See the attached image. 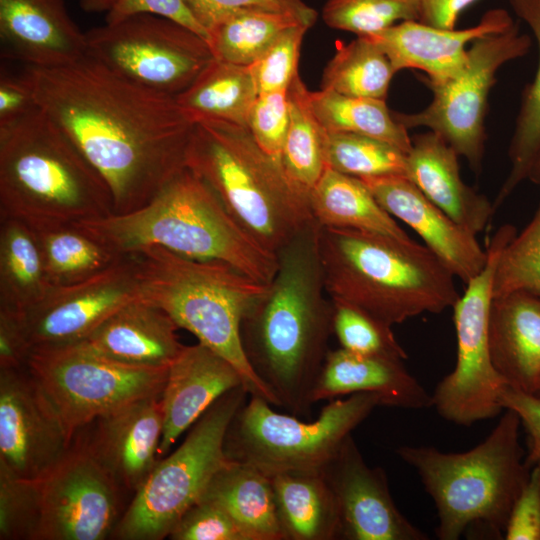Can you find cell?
Here are the masks:
<instances>
[{
	"label": "cell",
	"mask_w": 540,
	"mask_h": 540,
	"mask_svg": "<svg viewBox=\"0 0 540 540\" xmlns=\"http://www.w3.org/2000/svg\"><path fill=\"white\" fill-rule=\"evenodd\" d=\"M26 67L39 108L105 180L114 214L143 207L186 167L195 122L175 96L87 54L65 66Z\"/></svg>",
	"instance_id": "cell-1"
},
{
	"label": "cell",
	"mask_w": 540,
	"mask_h": 540,
	"mask_svg": "<svg viewBox=\"0 0 540 540\" xmlns=\"http://www.w3.org/2000/svg\"><path fill=\"white\" fill-rule=\"evenodd\" d=\"M313 220L277 252L265 294L242 320L247 361L282 407L311 415L312 392L328 354L334 307L326 289Z\"/></svg>",
	"instance_id": "cell-2"
},
{
	"label": "cell",
	"mask_w": 540,
	"mask_h": 540,
	"mask_svg": "<svg viewBox=\"0 0 540 540\" xmlns=\"http://www.w3.org/2000/svg\"><path fill=\"white\" fill-rule=\"evenodd\" d=\"M75 224L118 254L160 246L185 257L226 263L264 284L278 268L277 254L247 232L187 166L143 207Z\"/></svg>",
	"instance_id": "cell-3"
},
{
	"label": "cell",
	"mask_w": 540,
	"mask_h": 540,
	"mask_svg": "<svg viewBox=\"0 0 540 540\" xmlns=\"http://www.w3.org/2000/svg\"><path fill=\"white\" fill-rule=\"evenodd\" d=\"M318 249L327 295L389 326L441 313L459 298L455 276L410 238L319 225Z\"/></svg>",
	"instance_id": "cell-4"
},
{
	"label": "cell",
	"mask_w": 540,
	"mask_h": 540,
	"mask_svg": "<svg viewBox=\"0 0 540 540\" xmlns=\"http://www.w3.org/2000/svg\"><path fill=\"white\" fill-rule=\"evenodd\" d=\"M111 214L105 180L40 108L0 132V218L39 229Z\"/></svg>",
	"instance_id": "cell-5"
},
{
	"label": "cell",
	"mask_w": 540,
	"mask_h": 540,
	"mask_svg": "<svg viewBox=\"0 0 540 540\" xmlns=\"http://www.w3.org/2000/svg\"><path fill=\"white\" fill-rule=\"evenodd\" d=\"M133 253L139 264V300L163 310L179 328L228 360L250 396L277 406L250 367L241 340L242 320L268 284L226 263L185 257L160 246Z\"/></svg>",
	"instance_id": "cell-6"
},
{
	"label": "cell",
	"mask_w": 540,
	"mask_h": 540,
	"mask_svg": "<svg viewBox=\"0 0 540 540\" xmlns=\"http://www.w3.org/2000/svg\"><path fill=\"white\" fill-rule=\"evenodd\" d=\"M520 427L519 416L505 409L484 441L466 452L409 445L396 449L434 501L440 540H457L474 526L497 539L504 537L512 507L531 471L519 442Z\"/></svg>",
	"instance_id": "cell-7"
},
{
	"label": "cell",
	"mask_w": 540,
	"mask_h": 540,
	"mask_svg": "<svg viewBox=\"0 0 540 540\" xmlns=\"http://www.w3.org/2000/svg\"><path fill=\"white\" fill-rule=\"evenodd\" d=\"M186 166L201 176L227 211L260 244L277 254L314 219L309 195L264 152L247 127L195 122Z\"/></svg>",
	"instance_id": "cell-8"
},
{
	"label": "cell",
	"mask_w": 540,
	"mask_h": 540,
	"mask_svg": "<svg viewBox=\"0 0 540 540\" xmlns=\"http://www.w3.org/2000/svg\"><path fill=\"white\" fill-rule=\"evenodd\" d=\"M380 405L375 393H354L347 399L329 400L317 420L304 422L250 396L227 428L224 452L230 461L250 465L268 477L321 474L352 431Z\"/></svg>",
	"instance_id": "cell-9"
},
{
	"label": "cell",
	"mask_w": 540,
	"mask_h": 540,
	"mask_svg": "<svg viewBox=\"0 0 540 540\" xmlns=\"http://www.w3.org/2000/svg\"><path fill=\"white\" fill-rule=\"evenodd\" d=\"M249 395L238 386L218 398L191 426L183 443L160 459L118 521L112 536L121 540H161L205 492L229 459L227 428Z\"/></svg>",
	"instance_id": "cell-10"
},
{
	"label": "cell",
	"mask_w": 540,
	"mask_h": 540,
	"mask_svg": "<svg viewBox=\"0 0 540 540\" xmlns=\"http://www.w3.org/2000/svg\"><path fill=\"white\" fill-rule=\"evenodd\" d=\"M25 366L70 439L105 413L161 395L169 368L119 363L83 342L33 348Z\"/></svg>",
	"instance_id": "cell-11"
},
{
	"label": "cell",
	"mask_w": 540,
	"mask_h": 540,
	"mask_svg": "<svg viewBox=\"0 0 540 540\" xmlns=\"http://www.w3.org/2000/svg\"><path fill=\"white\" fill-rule=\"evenodd\" d=\"M516 235L513 225L501 226L491 238L483 270L467 284L452 306L457 338L456 364L436 386L432 407L447 421L469 426L504 410L500 395L508 386L494 367L489 345V316L498 258Z\"/></svg>",
	"instance_id": "cell-12"
},
{
	"label": "cell",
	"mask_w": 540,
	"mask_h": 540,
	"mask_svg": "<svg viewBox=\"0 0 540 540\" xmlns=\"http://www.w3.org/2000/svg\"><path fill=\"white\" fill-rule=\"evenodd\" d=\"M85 36L87 55L141 86L175 97L214 58L205 38L153 14L105 23Z\"/></svg>",
	"instance_id": "cell-13"
},
{
	"label": "cell",
	"mask_w": 540,
	"mask_h": 540,
	"mask_svg": "<svg viewBox=\"0 0 540 540\" xmlns=\"http://www.w3.org/2000/svg\"><path fill=\"white\" fill-rule=\"evenodd\" d=\"M532 39L517 23L508 30L472 42L467 63L456 77L442 82H423L433 93L423 110L394 113L408 130L425 127L442 137L474 171H479L485 149V117L488 97L500 67L529 52Z\"/></svg>",
	"instance_id": "cell-14"
},
{
	"label": "cell",
	"mask_w": 540,
	"mask_h": 540,
	"mask_svg": "<svg viewBox=\"0 0 540 540\" xmlns=\"http://www.w3.org/2000/svg\"><path fill=\"white\" fill-rule=\"evenodd\" d=\"M36 520L31 540H103L121 518L123 492L77 432L64 456L32 480Z\"/></svg>",
	"instance_id": "cell-15"
},
{
	"label": "cell",
	"mask_w": 540,
	"mask_h": 540,
	"mask_svg": "<svg viewBox=\"0 0 540 540\" xmlns=\"http://www.w3.org/2000/svg\"><path fill=\"white\" fill-rule=\"evenodd\" d=\"M135 300H139V264L137 255L128 253L88 279L51 287L39 303L18 314L32 350L81 342Z\"/></svg>",
	"instance_id": "cell-16"
},
{
	"label": "cell",
	"mask_w": 540,
	"mask_h": 540,
	"mask_svg": "<svg viewBox=\"0 0 540 540\" xmlns=\"http://www.w3.org/2000/svg\"><path fill=\"white\" fill-rule=\"evenodd\" d=\"M70 439L26 366L0 369V469L25 480L46 474Z\"/></svg>",
	"instance_id": "cell-17"
},
{
	"label": "cell",
	"mask_w": 540,
	"mask_h": 540,
	"mask_svg": "<svg viewBox=\"0 0 540 540\" xmlns=\"http://www.w3.org/2000/svg\"><path fill=\"white\" fill-rule=\"evenodd\" d=\"M340 514V539L426 540L396 507L380 467H369L352 435L321 473Z\"/></svg>",
	"instance_id": "cell-18"
},
{
	"label": "cell",
	"mask_w": 540,
	"mask_h": 540,
	"mask_svg": "<svg viewBox=\"0 0 540 540\" xmlns=\"http://www.w3.org/2000/svg\"><path fill=\"white\" fill-rule=\"evenodd\" d=\"M161 396L130 402L78 431L122 491L134 494L160 460Z\"/></svg>",
	"instance_id": "cell-19"
},
{
	"label": "cell",
	"mask_w": 540,
	"mask_h": 540,
	"mask_svg": "<svg viewBox=\"0 0 540 540\" xmlns=\"http://www.w3.org/2000/svg\"><path fill=\"white\" fill-rule=\"evenodd\" d=\"M379 204L407 224L456 277L467 284L486 265L487 251L472 234L429 200L407 177L361 178Z\"/></svg>",
	"instance_id": "cell-20"
},
{
	"label": "cell",
	"mask_w": 540,
	"mask_h": 540,
	"mask_svg": "<svg viewBox=\"0 0 540 540\" xmlns=\"http://www.w3.org/2000/svg\"><path fill=\"white\" fill-rule=\"evenodd\" d=\"M514 23L506 10L497 8L487 11L477 25L466 29L439 28L409 20L366 37L386 54L396 72L417 69L426 74L422 82L442 83L464 69L467 44L504 32Z\"/></svg>",
	"instance_id": "cell-21"
},
{
	"label": "cell",
	"mask_w": 540,
	"mask_h": 540,
	"mask_svg": "<svg viewBox=\"0 0 540 540\" xmlns=\"http://www.w3.org/2000/svg\"><path fill=\"white\" fill-rule=\"evenodd\" d=\"M0 40L2 61L29 67L65 66L87 54L64 0H0Z\"/></svg>",
	"instance_id": "cell-22"
},
{
	"label": "cell",
	"mask_w": 540,
	"mask_h": 540,
	"mask_svg": "<svg viewBox=\"0 0 540 540\" xmlns=\"http://www.w3.org/2000/svg\"><path fill=\"white\" fill-rule=\"evenodd\" d=\"M244 381L224 357L197 343L184 346L170 364L161 396L163 432L159 457L222 395Z\"/></svg>",
	"instance_id": "cell-23"
},
{
	"label": "cell",
	"mask_w": 540,
	"mask_h": 540,
	"mask_svg": "<svg viewBox=\"0 0 540 540\" xmlns=\"http://www.w3.org/2000/svg\"><path fill=\"white\" fill-rule=\"evenodd\" d=\"M362 392L377 394L383 406L432 407V396L408 372L403 360L357 354L341 347L329 350L312 392V402Z\"/></svg>",
	"instance_id": "cell-24"
},
{
	"label": "cell",
	"mask_w": 540,
	"mask_h": 540,
	"mask_svg": "<svg viewBox=\"0 0 540 540\" xmlns=\"http://www.w3.org/2000/svg\"><path fill=\"white\" fill-rule=\"evenodd\" d=\"M411 138L406 177L459 225L474 235L482 232L495 207L486 196L464 183L457 152L430 130Z\"/></svg>",
	"instance_id": "cell-25"
},
{
	"label": "cell",
	"mask_w": 540,
	"mask_h": 540,
	"mask_svg": "<svg viewBox=\"0 0 540 540\" xmlns=\"http://www.w3.org/2000/svg\"><path fill=\"white\" fill-rule=\"evenodd\" d=\"M179 327L158 307L132 301L109 316L85 340L94 352L138 367H169L184 346Z\"/></svg>",
	"instance_id": "cell-26"
},
{
	"label": "cell",
	"mask_w": 540,
	"mask_h": 540,
	"mask_svg": "<svg viewBox=\"0 0 540 540\" xmlns=\"http://www.w3.org/2000/svg\"><path fill=\"white\" fill-rule=\"evenodd\" d=\"M492 362L507 385L540 390V297L523 292L496 297L489 316Z\"/></svg>",
	"instance_id": "cell-27"
},
{
	"label": "cell",
	"mask_w": 540,
	"mask_h": 540,
	"mask_svg": "<svg viewBox=\"0 0 540 540\" xmlns=\"http://www.w3.org/2000/svg\"><path fill=\"white\" fill-rule=\"evenodd\" d=\"M201 499L224 509L246 540H284L271 479L250 465L229 460Z\"/></svg>",
	"instance_id": "cell-28"
},
{
	"label": "cell",
	"mask_w": 540,
	"mask_h": 540,
	"mask_svg": "<svg viewBox=\"0 0 540 540\" xmlns=\"http://www.w3.org/2000/svg\"><path fill=\"white\" fill-rule=\"evenodd\" d=\"M284 540L340 539L336 498L319 473L270 477Z\"/></svg>",
	"instance_id": "cell-29"
},
{
	"label": "cell",
	"mask_w": 540,
	"mask_h": 540,
	"mask_svg": "<svg viewBox=\"0 0 540 540\" xmlns=\"http://www.w3.org/2000/svg\"><path fill=\"white\" fill-rule=\"evenodd\" d=\"M313 219L320 226L410 238L357 177L327 167L309 193Z\"/></svg>",
	"instance_id": "cell-30"
},
{
	"label": "cell",
	"mask_w": 540,
	"mask_h": 540,
	"mask_svg": "<svg viewBox=\"0 0 540 540\" xmlns=\"http://www.w3.org/2000/svg\"><path fill=\"white\" fill-rule=\"evenodd\" d=\"M52 286L35 230L14 218H0V309L25 312Z\"/></svg>",
	"instance_id": "cell-31"
},
{
	"label": "cell",
	"mask_w": 540,
	"mask_h": 540,
	"mask_svg": "<svg viewBox=\"0 0 540 540\" xmlns=\"http://www.w3.org/2000/svg\"><path fill=\"white\" fill-rule=\"evenodd\" d=\"M257 96L249 66L213 58L176 100L194 122L212 119L247 127Z\"/></svg>",
	"instance_id": "cell-32"
},
{
	"label": "cell",
	"mask_w": 540,
	"mask_h": 540,
	"mask_svg": "<svg viewBox=\"0 0 540 540\" xmlns=\"http://www.w3.org/2000/svg\"><path fill=\"white\" fill-rule=\"evenodd\" d=\"M313 111L328 133L360 134L387 142L408 153L412 138L385 100L354 97L329 89L310 92Z\"/></svg>",
	"instance_id": "cell-33"
},
{
	"label": "cell",
	"mask_w": 540,
	"mask_h": 540,
	"mask_svg": "<svg viewBox=\"0 0 540 540\" xmlns=\"http://www.w3.org/2000/svg\"><path fill=\"white\" fill-rule=\"evenodd\" d=\"M289 127L281 162L289 178L309 195L327 168L328 132L316 117L307 89L299 74L287 90Z\"/></svg>",
	"instance_id": "cell-34"
},
{
	"label": "cell",
	"mask_w": 540,
	"mask_h": 540,
	"mask_svg": "<svg viewBox=\"0 0 540 540\" xmlns=\"http://www.w3.org/2000/svg\"><path fill=\"white\" fill-rule=\"evenodd\" d=\"M52 287L70 285L105 270L118 254L76 224L34 229Z\"/></svg>",
	"instance_id": "cell-35"
},
{
	"label": "cell",
	"mask_w": 540,
	"mask_h": 540,
	"mask_svg": "<svg viewBox=\"0 0 540 540\" xmlns=\"http://www.w3.org/2000/svg\"><path fill=\"white\" fill-rule=\"evenodd\" d=\"M509 3L530 27L538 45L539 61L534 80L523 91L509 147L510 171L497 195L495 209L528 179L540 152V0H509Z\"/></svg>",
	"instance_id": "cell-36"
},
{
	"label": "cell",
	"mask_w": 540,
	"mask_h": 540,
	"mask_svg": "<svg viewBox=\"0 0 540 540\" xmlns=\"http://www.w3.org/2000/svg\"><path fill=\"white\" fill-rule=\"evenodd\" d=\"M299 24L310 27L291 13L258 9L236 10L227 14L208 31L209 45L214 58L250 66L286 29Z\"/></svg>",
	"instance_id": "cell-37"
},
{
	"label": "cell",
	"mask_w": 540,
	"mask_h": 540,
	"mask_svg": "<svg viewBox=\"0 0 540 540\" xmlns=\"http://www.w3.org/2000/svg\"><path fill=\"white\" fill-rule=\"evenodd\" d=\"M395 73L389 58L371 39L357 36L338 46L324 69L321 89L385 100Z\"/></svg>",
	"instance_id": "cell-38"
},
{
	"label": "cell",
	"mask_w": 540,
	"mask_h": 540,
	"mask_svg": "<svg viewBox=\"0 0 540 540\" xmlns=\"http://www.w3.org/2000/svg\"><path fill=\"white\" fill-rule=\"evenodd\" d=\"M326 164L360 179L390 175L406 177L407 153L372 137L345 132L328 133Z\"/></svg>",
	"instance_id": "cell-39"
},
{
	"label": "cell",
	"mask_w": 540,
	"mask_h": 540,
	"mask_svg": "<svg viewBox=\"0 0 540 540\" xmlns=\"http://www.w3.org/2000/svg\"><path fill=\"white\" fill-rule=\"evenodd\" d=\"M516 292L540 297V203L528 225L505 246L496 264L494 298Z\"/></svg>",
	"instance_id": "cell-40"
},
{
	"label": "cell",
	"mask_w": 540,
	"mask_h": 540,
	"mask_svg": "<svg viewBox=\"0 0 540 540\" xmlns=\"http://www.w3.org/2000/svg\"><path fill=\"white\" fill-rule=\"evenodd\" d=\"M322 18L333 29L369 36L402 21H419L420 0H328Z\"/></svg>",
	"instance_id": "cell-41"
},
{
	"label": "cell",
	"mask_w": 540,
	"mask_h": 540,
	"mask_svg": "<svg viewBox=\"0 0 540 540\" xmlns=\"http://www.w3.org/2000/svg\"><path fill=\"white\" fill-rule=\"evenodd\" d=\"M332 302L333 334L341 348L362 355L407 359L408 355L396 340L392 326L350 303Z\"/></svg>",
	"instance_id": "cell-42"
},
{
	"label": "cell",
	"mask_w": 540,
	"mask_h": 540,
	"mask_svg": "<svg viewBox=\"0 0 540 540\" xmlns=\"http://www.w3.org/2000/svg\"><path fill=\"white\" fill-rule=\"evenodd\" d=\"M310 27L299 24L286 29L252 64L250 69L259 93L287 91L298 73L305 33Z\"/></svg>",
	"instance_id": "cell-43"
},
{
	"label": "cell",
	"mask_w": 540,
	"mask_h": 540,
	"mask_svg": "<svg viewBox=\"0 0 540 540\" xmlns=\"http://www.w3.org/2000/svg\"><path fill=\"white\" fill-rule=\"evenodd\" d=\"M35 520L33 481L17 478L0 469V539L31 540Z\"/></svg>",
	"instance_id": "cell-44"
},
{
	"label": "cell",
	"mask_w": 540,
	"mask_h": 540,
	"mask_svg": "<svg viewBox=\"0 0 540 540\" xmlns=\"http://www.w3.org/2000/svg\"><path fill=\"white\" fill-rule=\"evenodd\" d=\"M288 127L287 91L259 93L250 110L247 128L260 148L281 160Z\"/></svg>",
	"instance_id": "cell-45"
},
{
	"label": "cell",
	"mask_w": 540,
	"mask_h": 540,
	"mask_svg": "<svg viewBox=\"0 0 540 540\" xmlns=\"http://www.w3.org/2000/svg\"><path fill=\"white\" fill-rule=\"evenodd\" d=\"M171 540H246L228 513L214 502L200 499L179 519Z\"/></svg>",
	"instance_id": "cell-46"
},
{
	"label": "cell",
	"mask_w": 540,
	"mask_h": 540,
	"mask_svg": "<svg viewBox=\"0 0 540 540\" xmlns=\"http://www.w3.org/2000/svg\"><path fill=\"white\" fill-rule=\"evenodd\" d=\"M185 2L207 32L227 14L242 9L291 13L310 27L317 19V12L303 0H185Z\"/></svg>",
	"instance_id": "cell-47"
},
{
	"label": "cell",
	"mask_w": 540,
	"mask_h": 540,
	"mask_svg": "<svg viewBox=\"0 0 540 540\" xmlns=\"http://www.w3.org/2000/svg\"><path fill=\"white\" fill-rule=\"evenodd\" d=\"M39 109L33 83L26 66L19 71L1 66L0 132L12 128Z\"/></svg>",
	"instance_id": "cell-48"
},
{
	"label": "cell",
	"mask_w": 540,
	"mask_h": 540,
	"mask_svg": "<svg viewBox=\"0 0 540 540\" xmlns=\"http://www.w3.org/2000/svg\"><path fill=\"white\" fill-rule=\"evenodd\" d=\"M503 538L540 540V474L536 465L512 507Z\"/></svg>",
	"instance_id": "cell-49"
},
{
	"label": "cell",
	"mask_w": 540,
	"mask_h": 540,
	"mask_svg": "<svg viewBox=\"0 0 540 540\" xmlns=\"http://www.w3.org/2000/svg\"><path fill=\"white\" fill-rule=\"evenodd\" d=\"M138 14H153L171 19L209 41L207 30L194 17L185 0H116L106 13L105 21L116 23Z\"/></svg>",
	"instance_id": "cell-50"
},
{
	"label": "cell",
	"mask_w": 540,
	"mask_h": 540,
	"mask_svg": "<svg viewBox=\"0 0 540 540\" xmlns=\"http://www.w3.org/2000/svg\"><path fill=\"white\" fill-rule=\"evenodd\" d=\"M502 408L513 410L527 436L525 462L532 468L540 460V398L506 386L500 395Z\"/></svg>",
	"instance_id": "cell-51"
},
{
	"label": "cell",
	"mask_w": 540,
	"mask_h": 540,
	"mask_svg": "<svg viewBox=\"0 0 540 540\" xmlns=\"http://www.w3.org/2000/svg\"><path fill=\"white\" fill-rule=\"evenodd\" d=\"M30 351L19 314L0 309V369L25 366Z\"/></svg>",
	"instance_id": "cell-52"
},
{
	"label": "cell",
	"mask_w": 540,
	"mask_h": 540,
	"mask_svg": "<svg viewBox=\"0 0 540 540\" xmlns=\"http://www.w3.org/2000/svg\"><path fill=\"white\" fill-rule=\"evenodd\" d=\"M477 0H420L419 21L434 27L456 28L460 15Z\"/></svg>",
	"instance_id": "cell-53"
},
{
	"label": "cell",
	"mask_w": 540,
	"mask_h": 540,
	"mask_svg": "<svg viewBox=\"0 0 540 540\" xmlns=\"http://www.w3.org/2000/svg\"><path fill=\"white\" fill-rule=\"evenodd\" d=\"M116 0H80V6L85 12H108Z\"/></svg>",
	"instance_id": "cell-54"
},
{
	"label": "cell",
	"mask_w": 540,
	"mask_h": 540,
	"mask_svg": "<svg viewBox=\"0 0 540 540\" xmlns=\"http://www.w3.org/2000/svg\"><path fill=\"white\" fill-rule=\"evenodd\" d=\"M528 179L531 180L533 183L540 185V152L536 157Z\"/></svg>",
	"instance_id": "cell-55"
},
{
	"label": "cell",
	"mask_w": 540,
	"mask_h": 540,
	"mask_svg": "<svg viewBox=\"0 0 540 540\" xmlns=\"http://www.w3.org/2000/svg\"><path fill=\"white\" fill-rule=\"evenodd\" d=\"M535 465L538 467V469H539V474H540V460H538V461L535 463Z\"/></svg>",
	"instance_id": "cell-56"
},
{
	"label": "cell",
	"mask_w": 540,
	"mask_h": 540,
	"mask_svg": "<svg viewBox=\"0 0 540 540\" xmlns=\"http://www.w3.org/2000/svg\"><path fill=\"white\" fill-rule=\"evenodd\" d=\"M535 396L540 398V390L535 394Z\"/></svg>",
	"instance_id": "cell-57"
}]
</instances>
